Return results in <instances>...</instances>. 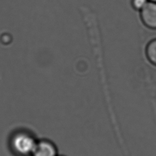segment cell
<instances>
[{"label": "cell", "instance_id": "obj_1", "mask_svg": "<svg viewBox=\"0 0 156 156\" xmlns=\"http://www.w3.org/2000/svg\"><path fill=\"white\" fill-rule=\"evenodd\" d=\"M37 140L29 133L19 132L12 139V147L14 151L22 156L31 155Z\"/></svg>", "mask_w": 156, "mask_h": 156}, {"label": "cell", "instance_id": "obj_2", "mask_svg": "<svg viewBox=\"0 0 156 156\" xmlns=\"http://www.w3.org/2000/svg\"><path fill=\"white\" fill-rule=\"evenodd\" d=\"M58 149L55 143L48 139L37 140L31 156H57Z\"/></svg>", "mask_w": 156, "mask_h": 156}, {"label": "cell", "instance_id": "obj_3", "mask_svg": "<svg viewBox=\"0 0 156 156\" xmlns=\"http://www.w3.org/2000/svg\"><path fill=\"white\" fill-rule=\"evenodd\" d=\"M141 16L147 27L156 29V2L149 1L141 10Z\"/></svg>", "mask_w": 156, "mask_h": 156}, {"label": "cell", "instance_id": "obj_4", "mask_svg": "<svg viewBox=\"0 0 156 156\" xmlns=\"http://www.w3.org/2000/svg\"><path fill=\"white\" fill-rule=\"evenodd\" d=\"M146 54L149 61L156 66V39L153 40L148 44Z\"/></svg>", "mask_w": 156, "mask_h": 156}, {"label": "cell", "instance_id": "obj_5", "mask_svg": "<svg viewBox=\"0 0 156 156\" xmlns=\"http://www.w3.org/2000/svg\"><path fill=\"white\" fill-rule=\"evenodd\" d=\"M149 1V0H132V5L135 9L141 10Z\"/></svg>", "mask_w": 156, "mask_h": 156}, {"label": "cell", "instance_id": "obj_6", "mask_svg": "<svg viewBox=\"0 0 156 156\" xmlns=\"http://www.w3.org/2000/svg\"><path fill=\"white\" fill-rule=\"evenodd\" d=\"M150 1H152V2H156V0H149Z\"/></svg>", "mask_w": 156, "mask_h": 156}, {"label": "cell", "instance_id": "obj_7", "mask_svg": "<svg viewBox=\"0 0 156 156\" xmlns=\"http://www.w3.org/2000/svg\"><path fill=\"white\" fill-rule=\"evenodd\" d=\"M57 156H64V155H58Z\"/></svg>", "mask_w": 156, "mask_h": 156}]
</instances>
